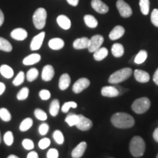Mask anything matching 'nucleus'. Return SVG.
Returning <instances> with one entry per match:
<instances>
[{
    "label": "nucleus",
    "instance_id": "1",
    "mask_svg": "<svg viewBox=\"0 0 158 158\" xmlns=\"http://www.w3.org/2000/svg\"><path fill=\"white\" fill-rule=\"evenodd\" d=\"M110 122L114 127L121 129L130 128L135 124V119L133 116L124 112L114 114L110 118Z\"/></svg>",
    "mask_w": 158,
    "mask_h": 158
},
{
    "label": "nucleus",
    "instance_id": "2",
    "mask_svg": "<svg viewBox=\"0 0 158 158\" xmlns=\"http://www.w3.org/2000/svg\"><path fill=\"white\" fill-rule=\"evenodd\" d=\"M146 144L143 139L140 136H134L130 143V152L134 157H141L143 155Z\"/></svg>",
    "mask_w": 158,
    "mask_h": 158
},
{
    "label": "nucleus",
    "instance_id": "3",
    "mask_svg": "<svg viewBox=\"0 0 158 158\" xmlns=\"http://www.w3.org/2000/svg\"><path fill=\"white\" fill-rule=\"evenodd\" d=\"M133 74V70L131 68H125L121 70H118L116 72H114L113 74L110 75V76L108 78V82L110 84H117L119 83L123 82L127 79L130 78Z\"/></svg>",
    "mask_w": 158,
    "mask_h": 158
},
{
    "label": "nucleus",
    "instance_id": "4",
    "mask_svg": "<svg viewBox=\"0 0 158 158\" xmlns=\"http://www.w3.org/2000/svg\"><path fill=\"white\" fill-rule=\"evenodd\" d=\"M151 102L147 98H141L135 100L132 105V110L138 114H142L149 109Z\"/></svg>",
    "mask_w": 158,
    "mask_h": 158
},
{
    "label": "nucleus",
    "instance_id": "5",
    "mask_svg": "<svg viewBox=\"0 0 158 158\" xmlns=\"http://www.w3.org/2000/svg\"><path fill=\"white\" fill-rule=\"evenodd\" d=\"M47 12L44 8L40 7L35 12L33 15V23L35 27L37 29H42L44 28L45 22H46Z\"/></svg>",
    "mask_w": 158,
    "mask_h": 158
},
{
    "label": "nucleus",
    "instance_id": "6",
    "mask_svg": "<svg viewBox=\"0 0 158 158\" xmlns=\"http://www.w3.org/2000/svg\"><path fill=\"white\" fill-rule=\"evenodd\" d=\"M116 7H117L122 17L129 18L133 14V10H132L130 6L127 3H126L124 0H118L116 2Z\"/></svg>",
    "mask_w": 158,
    "mask_h": 158
},
{
    "label": "nucleus",
    "instance_id": "7",
    "mask_svg": "<svg viewBox=\"0 0 158 158\" xmlns=\"http://www.w3.org/2000/svg\"><path fill=\"white\" fill-rule=\"evenodd\" d=\"M104 42V37L100 35H96L92 37L89 39V45L88 50L90 53H94L98 49L101 47V45Z\"/></svg>",
    "mask_w": 158,
    "mask_h": 158
},
{
    "label": "nucleus",
    "instance_id": "8",
    "mask_svg": "<svg viewBox=\"0 0 158 158\" xmlns=\"http://www.w3.org/2000/svg\"><path fill=\"white\" fill-rule=\"evenodd\" d=\"M90 85V81L86 78H81L73 86V91L74 93L79 94L85 89L88 88Z\"/></svg>",
    "mask_w": 158,
    "mask_h": 158
},
{
    "label": "nucleus",
    "instance_id": "9",
    "mask_svg": "<svg viewBox=\"0 0 158 158\" xmlns=\"http://www.w3.org/2000/svg\"><path fill=\"white\" fill-rule=\"evenodd\" d=\"M79 116V121L78 124H76V127L78 129L82 131H87V130H90L92 127L93 123L91 121L89 118H86V116L84 115L80 114Z\"/></svg>",
    "mask_w": 158,
    "mask_h": 158
},
{
    "label": "nucleus",
    "instance_id": "10",
    "mask_svg": "<svg viewBox=\"0 0 158 158\" xmlns=\"http://www.w3.org/2000/svg\"><path fill=\"white\" fill-rule=\"evenodd\" d=\"M45 33L44 31L39 33L38 35L33 37L30 44V49L31 51H37L42 46L43 40H44Z\"/></svg>",
    "mask_w": 158,
    "mask_h": 158
},
{
    "label": "nucleus",
    "instance_id": "11",
    "mask_svg": "<svg viewBox=\"0 0 158 158\" xmlns=\"http://www.w3.org/2000/svg\"><path fill=\"white\" fill-rule=\"evenodd\" d=\"M92 8H93L96 12L101 14H105L108 12V7L104 2H102L101 0H92Z\"/></svg>",
    "mask_w": 158,
    "mask_h": 158
},
{
    "label": "nucleus",
    "instance_id": "12",
    "mask_svg": "<svg viewBox=\"0 0 158 158\" xmlns=\"http://www.w3.org/2000/svg\"><path fill=\"white\" fill-rule=\"evenodd\" d=\"M101 94L103 97L107 98H116L119 95V91L115 86H106L102 88Z\"/></svg>",
    "mask_w": 158,
    "mask_h": 158
},
{
    "label": "nucleus",
    "instance_id": "13",
    "mask_svg": "<svg viewBox=\"0 0 158 158\" xmlns=\"http://www.w3.org/2000/svg\"><path fill=\"white\" fill-rule=\"evenodd\" d=\"M86 147H87V144L85 141L81 142L78 143L76 147L74 148L73 150L71 153V156L73 158H81L84 155V154L86 151Z\"/></svg>",
    "mask_w": 158,
    "mask_h": 158
},
{
    "label": "nucleus",
    "instance_id": "14",
    "mask_svg": "<svg viewBox=\"0 0 158 158\" xmlns=\"http://www.w3.org/2000/svg\"><path fill=\"white\" fill-rule=\"evenodd\" d=\"M54 76V69L53 66L47 64L43 68L42 72V79L44 81H50Z\"/></svg>",
    "mask_w": 158,
    "mask_h": 158
},
{
    "label": "nucleus",
    "instance_id": "15",
    "mask_svg": "<svg viewBox=\"0 0 158 158\" xmlns=\"http://www.w3.org/2000/svg\"><path fill=\"white\" fill-rule=\"evenodd\" d=\"M10 35L14 40L22 41L24 40L27 38V36H28V33H27V31H26L24 29L17 28L13 29V30L11 31Z\"/></svg>",
    "mask_w": 158,
    "mask_h": 158
},
{
    "label": "nucleus",
    "instance_id": "16",
    "mask_svg": "<svg viewBox=\"0 0 158 158\" xmlns=\"http://www.w3.org/2000/svg\"><path fill=\"white\" fill-rule=\"evenodd\" d=\"M134 77L138 82L147 83L149 81V74L142 70H135L134 72Z\"/></svg>",
    "mask_w": 158,
    "mask_h": 158
},
{
    "label": "nucleus",
    "instance_id": "17",
    "mask_svg": "<svg viewBox=\"0 0 158 158\" xmlns=\"http://www.w3.org/2000/svg\"><path fill=\"white\" fill-rule=\"evenodd\" d=\"M89 45V39H88L86 37L76 39L73 42V48L75 49H78V50L88 48Z\"/></svg>",
    "mask_w": 158,
    "mask_h": 158
},
{
    "label": "nucleus",
    "instance_id": "18",
    "mask_svg": "<svg viewBox=\"0 0 158 158\" xmlns=\"http://www.w3.org/2000/svg\"><path fill=\"white\" fill-rule=\"evenodd\" d=\"M57 23H58L59 27L61 28L64 29V30H68L71 27V21L68 17H67L64 15H60L57 17L56 19Z\"/></svg>",
    "mask_w": 158,
    "mask_h": 158
},
{
    "label": "nucleus",
    "instance_id": "19",
    "mask_svg": "<svg viewBox=\"0 0 158 158\" xmlns=\"http://www.w3.org/2000/svg\"><path fill=\"white\" fill-rule=\"evenodd\" d=\"M124 34V29L122 26H116L112 29L109 34V38L111 40H116L119 39Z\"/></svg>",
    "mask_w": 158,
    "mask_h": 158
},
{
    "label": "nucleus",
    "instance_id": "20",
    "mask_svg": "<svg viewBox=\"0 0 158 158\" xmlns=\"http://www.w3.org/2000/svg\"><path fill=\"white\" fill-rule=\"evenodd\" d=\"M41 59V56L39 54H31L27 57H25L23 60V64L27 66L32 65L38 63Z\"/></svg>",
    "mask_w": 158,
    "mask_h": 158
},
{
    "label": "nucleus",
    "instance_id": "21",
    "mask_svg": "<svg viewBox=\"0 0 158 158\" xmlns=\"http://www.w3.org/2000/svg\"><path fill=\"white\" fill-rule=\"evenodd\" d=\"M48 46L53 50H60L64 46V42L62 39L56 37L49 40Z\"/></svg>",
    "mask_w": 158,
    "mask_h": 158
},
{
    "label": "nucleus",
    "instance_id": "22",
    "mask_svg": "<svg viewBox=\"0 0 158 158\" xmlns=\"http://www.w3.org/2000/svg\"><path fill=\"white\" fill-rule=\"evenodd\" d=\"M71 79L68 73H64L61 76L59 81V87L61 90L67 89L70 86Z\"/></svg>",
    "mask_w": 158,
    "mask_h": 158
},
{
    "label": "nucleus",
    "instance_id": "23",
    "mask_svg": "<svg viewBox=\"0 0 158 158\" xmlns=\"http://www.w3.org/2000/svg\"><path fill=\"white\" fill-rule=\"evenodd\" d=\"M108 54V51L106 48L100 47V48L98 49L96 51L94 52L93 57L96 61H102V59H104Z\"/></svg>",
    "mask_w": 158,
    "mask_h": 158
},
{
    "label": "nucleus",
    "instance_id": "24",
    "mask_svg": "<svg viewBox=\"0 0 158 158\" xmlns=\"http://www.w3.org/2000/svg\"><path fill=\"white\" fill-rule=\"evenodd\" d=\"M111 52L112 54H113L115 57H117V58H119V57L122 56L124 53L123 45L120 44V43H114V44L112 45Z\"/></svg>",
    "mask_w": 158,
    "mask_h": 158
},
{
    "label": "nucleus",
    "instance_id": "25",
    "mask_svg": "<svg viewBox=\"0 0 158 158\" xmlns=\"http://www.w3.org/2000/svg\"><path fill=\"white\" fill-rule=\"evenodd\" d=\"M0 73L6 78H10L14 75L13 68L7 64H2L0 67Z\"/></svg>",
    "mask_w": 158,
    "mask_h": 158
},
{
    "label": "nucleus",
    "instance_id": "26",
    "mask_svg": "<svg viewBox=\"0 0 158 158\" xmlns=\"http://www.w3.org/2000/svg\"><path fill=\"white\" fill-rule=\"evenodd\" d=\"M84 22L86 23V25L88 27H89V28L94 29L98 27V22L93 15H86L84 16Z\"/></svg>",
    "mask_w": 158,
    "mask_h": 158
},
{
    "label": "nucleus",
    "instance_id": "27",
    "mask_svg": "<svg viewBox=\"0 0 158 158\" xmlns=\"http://www.w3.org/2000/svg\"><path fill=\"white\" fill-rule=\"evenodd\" d=\"M79 121V116L77 114H75L73 113H71L68 114V116L65 118V122L68 123V124L70 127H73V126H76Z\"/></svg>",
    "mask_w": 158,
    "mask_h": 158
},
{
    "label": "nucleus",
    "instance_id": "28",
    "mask_svg": "<svg viewBox=\"0 0 158 158\" xmlns=\"http://www.w3.org/2000/svg\"><path fill=\"white\" fill-rule=\"evenodd\" d=\"M59 108H60V105L58 100L55 99L51 102L50 105V108H49V112L52 116H56L57 114H59Z\"/></svg>",
    "mask_w": 158,
    "mask_h": 158
},
{
    "label": "nucleus",
    "instance_id": "29",
    "mask_svg": "<svg viewBox=\"0 0 158 158\" xmlns=\"http://www.w3.org/2000/svg\"><path fill=\"white\" fill-rule=\"evenodd\" d=\"M0 50L5 52H10L13 50L11 43L7 40L0 37Z\"/></svg>",
    "mask_w": 158,
    "mask_h": 158
},
{
    "label": "nucleus",
    "instance_id": "30",
    "mask_svg": "<svg viewBox=\"0 0 158 158\" xmlns=\"http://www.w3.org/2000/svg\"><path fill=\"white\" fill-rule=\"evenodd\" d=\"M33 124V120L31 118H26L21 122L19 126V129L21 132H25L30 129Z\"/></svg>",
    "mask_w": 158,
    "mask_h": 158
},
{
    "label": "nucleus",
    "instance_id": "31",
    "mask_svg": "<svg viewBox=\"0 0 158 158\" xmlns=\"http://www.w3.org/2000/svg\"><path fill=\"white\" fill-rule=\"evenodd\" d=\"M147 56L148 54L147 51L144 50H141L138 53L137 55H136L135 59H134V62H135V64H141L142 63L145 62L146 59H147Z\"/></svg>",
    "mask_w": 158,
    "mask_h": 158
},
{
    "label": "nucleus",
    "instance_id": "32",
    "mask_svg": "<svg viewBox=\"0 0 158 158\" xmlns=\"http://www.w3.org/2000/svg\"><path fill=\"white\" fill-rule=\"evenodd\" d=\"M39 72L36 68H31L27 73V79L29 82L34 81L38 77Z\"/></svg>",
    "mask_w": 158,
    "mask_h": 158
},
{
    "label": "nucleus",
    "instance_id": "33",
    "mask_svg": "<svg viewBox=\"0 0 158 158\" xmlns=\"http://www.w3.org/2000/svg\"><path fill=\"white\" fill-rule=\"evenodd\" d=\"M139 5L143 15H148L149 12V0H140Z\"/></svg>",
    "mask_w": 158,
    "mask_h": 158
},
{
    "label": "nucleus",
    "instance_id": "34",
    "mask_svg": "<svg viewBox=\"0 0 158 158\" xmlns=\"http://www.w3.org/2000/svg\"><path fill=\"white\" fill-rule=\"evenodd\" d=\"M0 118L4 122H10L11 120V114L7 108H0Z\"/></svg>",
    "mask_w": 158,
    "mask_h": 158
},
{
    "label": "nucleus",
    "instance_id": "35",
    "mask_svg": "<svg viewBox=\"0 0 158 158\" xmlns=\"http://www.w3.org/2000/svg\"><path fill=\"white\" fill-rule=\"evenodd\" d=\"M53 137H54V141L56 142V143L59 144V145H61V144L64 143V135H63L62 133L60 131V130H55L54 133H53Z\"/></svg>",
    "mask_w": 158,
    "mask_h": 158
},
{
    "label": "nucleus",
    "instance_id": "36",
    "mask_svg": "<svg viewBox=\"0 0 158 158\" xmlns=\"http://www.w3.org/2000/svg\"><path fill=\"white\" fill-rule=\"evenodd\" d=\"M24 79H25L24 73H23V71H20L19 74H18L16 77L14 78V80L13 81V84L14 86H19V85H21L22 83H23V81H24Z\"/></svg>",
    "mask_w": 158,
    "mask_h": 158
},
{
    "label": "nucleus",
    "instance_id": "37",
    "mask_svg": "<svg viewBox=\"0 0 158 158\" xmlns=\"http://www.w3.org/2000/svg\"><path fill=\"white\" fill-rule=\"evenodd\" d=\"M29 94V89L27 87H23L19 91L17 94V99L19 100H24L28 98Z\"/></svg>",
    "mask_w": 158,
    "mask_h": 158
},
{
    "label": "nucleus",
    "instance_id": "38",
    "mask_svg": "<svg viewBox=\"0 0 158 158\" xmlns=\"http://www.w3.org/2000/svg\"><path fill=\"white\" fill-rule=\"evenodd\" d=\"M34 114L37 119L40 120V121H45L48 118V116L44 110L42 109H40V108H37L35 110Z\"/></svg>",
    "mask_w": 158,
    "mask_h": 158
},
{
    "label": "nucleus",
    "instance_id": "39",
    "mask_svg": "<svg viewBox=\"0 0 158 158\" xmlns=\"http://www.w3.org/2000/svg\"><path fill=\"white\" fill-rule=\"evenodd\" d=\"M14 141V137H13V134L11 131L6 132L4 135V141L7 146H11L13 143Z\"/></svg>",
    "mask_w": 158,
    "mask_h": 158
},
{
    "label": "nucleus",
    "instance_id": "40",
    "mask_svg": "<svg viewBox=\"0 0 158 158\" xmlns=\"http://www.w3.org/2000/svg\"><path fill=\"white\" fill-rule=\"evenodd\" d=\"M78 105L76 102L73 101H70V102H67L64 103V105L62 106V111L63 113H68L70 110V108H76Z\"/></svg>",
    "mask_w": 158,
    "mask_h": 158
},
{
    "label": "nucleus",
    "instance_id": "41",
    "mask_svg": "<svg viewBox=\"0 0 158 158\" xmlns=\"http://www.w3.org/2000/svg\"><path fill=\"white\" fill-rule=\"evenodd\" d=\"M51 144V140L48 138H43L39 141L38 146L41 149H45L48 148Z\"/></svg>",
    "mask_w": 158,
    "mask_h": 158
},
{
    "label": "nucleus",
    "instance_id": "42",
    "mask_svg": "<svg viewBox=\"0 0 158 158\" xmlns=\"http://www.w3.org/2000/svg\"><path fill=\"white\" fill-rule=\"evenodd\" d=\"M22 145H23V148L27 150L32 149L35 147L33 141H31V139H29V138H25V139L23 140Z\"/></svg>",
    "mask_w": 158,
    "mask_h": 158
},
{
    "label": "nucleus",
    "instance_id": "43",
    "mask_svg": "<svg viewBox=\"0 0 158 158\" xmlns=\"http://www.w3.org/2000/svg\"><path fill=\"white\" fill-rule=\"evenodd\" d=\"M151 21L155 27H158V9L153 10L152 12Z\"/></svg>",
    "mask_w": 158,
    "mask_h": 158
},
{
    "label": "nucleus",
    "instance_id": "44",
    "mask_svg": "<svg viewBox=\"0 0 158 158\" xmlns=\"http://www.w3.org/2000/svg\"><path fill=\"white\" fill-rule=\"evenodd\" d=\"M39 96L43 100H48L51 98V92L47 89H42L39 92Z\"/></svg>",
    "mask_w": 158,
    "mask_h": 158
},
{
    "label": "nucleus",
    "instance_id": "45",
    "mask_svg": "<svg viewBox=\"0 0 158 158\" xmlns=\"http://www.w3.org/2000/svg\"><path fill=\"white\" fill-rule=\"evenodd\" d=\"M49 130V126L48 124L43 123L39 127V133L42 135H45L48 133Z\"/></svg>",
    "mask_w": 158,
    "mask_h": 158
},
{
    "label": "nucleus",
    "instance_id": "46",
    "mask_svg": "<svg viewBox=\"0 0 158 158\" xmlns=\"http://www.w3.org/2000/svg\"><path fill=\"white\" fill-rule=\"evenodd\" d=\"M47 158H59V152L56 149H50L47 152Z\"/></svg>",
    "mask_w": 158,
    "mask_h": 158
},
{
    "label": "nucleus",
    "instance_id": "47",
    "mask_svg": "<svg viewBox=\"0 0 158 158\" xmlns=\"http://www.w3.org/2000/svg\"><path fill=\"white\" fill-rule=\"evenodd\" d=\"M27 158H38V154L36 152H30L27 155Z\"/></svg>",
    "mask_w": 158,
    "mask_h": 158
},
{
    "label": "nucleus",
    "instance_id": "48",
    "mask_svg": "<svg viewBox=\"0 0 158 158\" xmlns=\"http://www.w3.org/2000/svg\"><path fill=\"white\" fill-rule=\"evenodd\" d=\"M153 81H154V82L155 83V84L158 86V68L156 70L155 74H154Z\"/></svg>",
    "mask_w": 158,
    "mask_h": 158
},
{
    "label": "nucleus",
    "instance_id": "49",
    "mask_svg": "<svg viewBox=\"0 0 158 158\" xmlns=\"http://www.w3.org/2000/svg\"><path fill=\"white\" fill-rule=\"evenodd\" d=\"M67 2H68L70 4V5L76 7V6L78 5V4L79 2V0H67Z\"/></svg>",
    "mask_w": 158,
    "mask_h": 158
},
{
    "label": "nucleus",
    "instance_id": "50",
    "mask_svg": "<svg viewBox=\"0 0 158 158\" xmlns=\"http://www.w3.org/2000/svg\"><path fill=\"white\" fill-rule=\"evenodd\" d=\"M6 89V86L4 83L0 82V95H2L4 92H5Z\"/></svg>",
    "mask_w": 158,
    "mask_h": 158
},
{
    "label": "nucleus",
    "instance_id": "51",
    "mask_svg": "<svg viewBox=\"0 0 158 158\" xmlns=\"http://www.w3.org/2000/svg\"><path fill=\"white\" fill-rule=\"evenodd\" d=\"M153 138L156 142H157L158 143V127H157L155 130H154Z\"/></svg>",
    "mask_w": 158,
    "mask_h": 158
},
{
    "label": "nucleus",
    "instance_id": "52",
    "mask_svg": "<svg viewBox=\"0 0 158 158\" xmlns=\"http://www.w3.org/2000/svg\"><path fill=\"white\" fill-rule=\"evenodd\" d=\"M4 21H5V16H4L3 12L0 9V27H2V25L3 24Z\"/></svg>",
    "mask_w": 158,
    "mask_h": 158
},
{
    "label": "nucleus",
    "instance_id": "53",
    "mask_svg": "<svg viewBox=\"0 0 158 158\" xmlns=\"http://www.w3.org/2000/svg\"><path fill=\"white\" fill-rule=\"evenodd\" d=\"M7 158H19V157H17V156L15 155H9L8 157H7Z\"/></svg>",
    "mask_w": 158,
    "mask_h": 158
},
{
    "label": "nucleus",
    "instance_id": "54",
    "mask_svg": "<svg viewBox=\"0 0 158 158\" xmlns=\"http://www.w3.org/2000/svg\"><path fill=\"white\" fill-rule=\"evenodd\" d=\"M1 141H2V139H1V133H0V143H1Z\"/></svg>",
    "mask_w": 158,
    "mask_h": 158
},
{
    "label": "nucleus",
    "instance_id": "55",
    "mask_svg": "<svg viewBox=\"0 0 158 158\" xmlns=\"http://www.w3.org/2000/svg\"><path fill=\"white\" fill-rule=\"evenodd\" d=\"M156 158H158V154H157V157H156Z\"/></svg>",
    "mask_w": 158,
    "mask_h": 158
},
{
    "label": "nucleus",
    "instance_id": "56",
    "mask_svg": "<svg viewBox=\"0 0 158 158\" xmlns=\"http://www.w3.org/2000/svg\"><path fill=\"white\" fill-rule=\"evenodd\" d=\"M111 158H112V157H111Z\"/></svg>",
    "mask_w": 158,
    "mask_h": 158
}]
</instances>
